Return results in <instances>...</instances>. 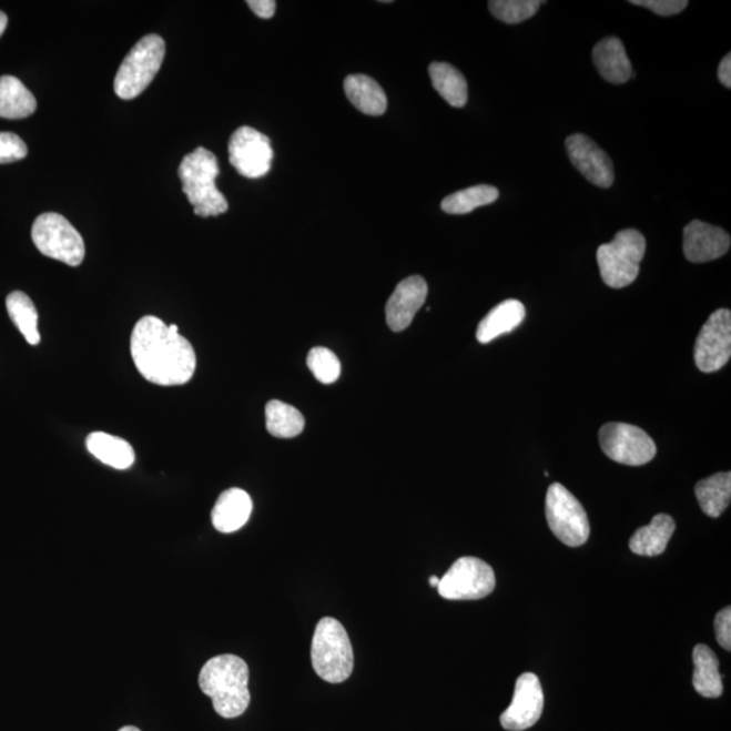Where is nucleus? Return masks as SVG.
<instances>
[{"mask_svg": "<svg viewBox=\"0 0 731 731\" xmlns=\"http://www.w3.org/2000/svg\"><path fill=\"white\" fill-rule=\"evenodd\" d=\"M131 353L141 376L152 384L184 385L194 376L196 358L192 343L184 339L177 325H165L155 316L139 321L132 332Z\"/></svg>", "mask_w": 731, "mask_h": 731, "instance_id": "1", "label": "nucleus"}, {"mask_svg": "<svg viewBox=\"0 0 731 731\" xmlns=\"http://www.w3.org/2000/svg\"><path fill=\"white\" fill-rule=\"evenodd\" d=\"M248 680L247 663L241 657L223 654L213 657L202 667L199 684L201 691L212 699L214 711L232 720L248 709Z\"/></svg>", "mask_w": 731, "mask_h": 731, "instance_id": "2", "label": "nucleus"}, {"mask_svg": "<svg viewBox=\"0 0 731 731\" xmlns=\"http://www.w3.org/2000/svg\"><path fill=\"white\" fill-rule=\"evenodd\" d=\"M219 174L216 155L202 146L183 158L177 175L196 216L217 217L229 211V201L216 186Z\"/></svg>", "mask_w": 731, "mask_h": 731, "instance_id": "3", "label": "nucleus"}, {"mask_svg": "<svg viewBox=\"0 0 731 731\" xmlns=\"http://www.w3.org/2000/svg\"><path fill=\"white\" fill-rule=\"evenodd\" d=\"M312 666L318 678L327 683L339 684L353 673L354 651L346 629L339 620L323 618L313 636Z\"/></svg>", "mask_w": 731, "mask_h": 731, "instance_id": "4", "label": "nucleus"}, {"mask_svg": "<svg viewBox=\"0 0 731 731\" xmlns=\"http://www.w3.org/2000/svg\"><path fill=\"white\" fill-rule=\"evenodd\" d=\"M647 252V238L636 230L617 233L611 243L600 245L598 263L601 280L612 288H623L637 280Z\"/></svg>", "mask_w": 731, "mask_h": 731, "instance_id": "5", "label": "nucleus"}, {"mask_svg": "<svg viewBox=\"0 0 731 731\" xmlns=\"http://www.w3.org/2000/svg\"><path fill=\"white\" fill-rule=\"evenodd\" d=\"M165 42L161 35L143 37L116 72L114 91L121 100L131 101L143 92L158 75L163 64Z\"/></svg>", "mask_w": 731, "mask_h": 731, "instance_id": "6", "label": "nucleus"}, {"mask_svg": "<svg viewBox=\"0 0 731 731\" xmlns=\"http://www.w3.org/2000/svg\"><path fill=\"white\" fill-rule=\"evenodd\" d=\"M33 243L42 255L77 267L84 261L85 248L81 233L58 213L37 217L32 229Z\"/></svg>", "mask_w": 731, "mask_h": 731, "instance_id": "7", "label": "nucleus"}, {"mask_svg": "<svg viewBox=\"0 0 731 731\" xmlns=\"http://www.w3.org/2000/svg\"><path fill=\"white\" fill-rule=\"evenodd\" d=\"M546 519L550 530L570 548L587 542L591 527L586 509L561 484H552L546 495Z\"/></svg>", "mask_w": 731, "mask_h": 731, "instance_id": "8", "label": "nucleus"}, {"mask_svg": "<svg viewBox=\"0 0 731 731\" xmlns=\"http://www.w3.org/2000/svg\"><path fill=\"white\" fill-rule=\"evenodd\" d=\"M496 577L490 565L475 557H463L441 577L438 592L447 600H478L495 591Z\"/></svg>", "mask_w": 731, "mask_h": 731, "instance_id": "9", "label": "nucleus"}, {"mask_svg": "<svg viewBox=\"0 0 731 731\" xmlns=\"http://www.w3.org/2000/svg\"><path fill=\"white\" fill-rule=\"evenodd\" d=\"M599 440L606 456L622 465H647L657 454L653 439L643 429L631 424H606L600 429Z\"/></svg>", "mask_w": 731, "mask_h": 731, "instance_id": "10", "label": "nucleus"}, {"mask_svg": "<svg viewBox=\"0 0 731 731\" xmlns=\"http://www.w3.org/2000/svg\"><path fill=\"white\" fill-rule=\"evenodd\" d=\"M230 162L238 174L257 180L267 175L274 158L272 141L256 129L238 128L230 140Z\"/></svg>", "mask_w": 731, "mask_h": 731, "instance_id": "11", "label": "nucleus"}, {"mask_svg": "<svg viewBox=\"0 0 731 731\" xmlns=\"http://www.w3.org/2000/svg\"><path fill=\"white\" fill-rule=\"evenodd\" d=\"M700 372L715 373L731 356V312L718 309L704 323L693 349Z\"/></svg>", "mask_w": 731, "mask_h": 731, "instance_id": "12", "label": "nucleus"}, {"mask_svg": "<svg viewBox=\"0 0 731 731\" xmlns=\"http://www.w3.org/2000/svg\"><path fill=\"white\" fill-rule=\"evenodd\" d=\"M544 691L537 674L524 673L516 680L511 704L502 712L501 727L508 731H524L539 721L544 711Z\"/></svg>", "mask_w": 731, "mask_h": 731, "instance_id": "13", "label": "nucleus"}, {"mask_svg": "<svg viewBox=\"0 0 731 731\" xmlns=\"http://www.w3.org/2000/svg\"><path fill=\"white\" fill-rule=\"evenodd\" d=\"M567 151L571 164L595 186H612L616 174L610 156L586 134H571L567 140Z\"/></svg>", "mask_w": 731, "mask_h": 731, "instance_id": "14", "label": "nucleus"}, {"mask_svg": "<svg viewBox=\"0 0 731 731\" xmlns=\"http://www.w3.org/2000/svg\"><path fill=\"white\" fill-rule=\"evenodd\" d=\"M427 294V282L423 276L414 275L402 281L386 304V323L389 328L393 332L407 329L426 303Z\"/></svg>", "mask_w": 731, "mask_h": 731, "instance_id": "15", "label": "nucleus"}, {"mask_svg": "<svg viewBox=\"0 0 731 731\" xmlns=\"http://www.w3.org/2000/svg\"><path fill=\"white\" fill-rule=\"evenodd\" d=\"M730 235L720 226L693 220L684 229V255L692 263L720 260L730 250Z\"/></svg>", "mask_w": 731, "mask_h": 731, "instance_id": "16", "label": "nucleus"}, {"mask_svg": "<svg viewBox=\"0 0 731 731\" xmlns=\"http://www.w3.org/2000/svg\"><path fill=\"white\" fill-rule=\"evenodd\" d=\"M593 64L601 78L612 84H623L632 77V67L623 42L618 37H607L593 48Z\"/></svg>", "mask_w": 731, "mask_h": 731, "instance_id": "17", "label": "nucleus"}, {"mask_svg": "<svg viewBox=\"0 0 731 731\" xmlns=\"http://www.w3.org/2000/svg\"><path fill=\"white\" fill-rule=\"evenodd\" d=\"M252 500L247 491L232 488L221 494L212 511V524L217 531L235 532L247 525Z\"/></svg>", "mask_w": 731, "mask_h": 731, "instance_id": "18", "label": "nucleus"}, {"mask_svg": "<svg viewBox=\"0 0 731 731\" xmlns=\"http://www.w3.org/2000/svg\"><path fill=\"white\" fill-rule=\"evenodd\" d=\"M526 317L525 305L518 299H506L504 303L495 306L487 316L483 318L477 328V341L481 344H488L496 337L509 334L524 323Z\"/></svg>", "mask_w": 731, "mask_h": 731, "instance_id": "19", "label": "nucleus"}, {"mask_svg": "<svg viewBox=\"0 0 731 731\" xmlns=\"http://www.w3.org/2000/svg\"><path fill=\"white\" fill-rule=\"evenodd\" d=\"M674 520L666 514L656 515L650 525L638 528L630 539V550L637 556L656 557L666 551L674 532Z\"/></svg>", "mask_w": 731, "mask_h": 731, "instance_id": "20", "label": "nucleus"}, {"mask_svg": "<svg viewBox=\"0 0 731 731\" xmlns=\"http://www.w3.org/2000/svg\"><path fill=\"white\" fill-rule=\"evenodd\" d=\"M344 92L353 106L367 115H383L388 108V98L380 85L367 75H349L344 81Z\"/></svg>", "mask_w": 731, "mask_h": 731, "instance_id": "21", "label": "nucleus"}, {"mask_svg": "<svg viewBox=\"0 0 731 731\" xmlns=\"http://www.w3.org/2000/svg\"><path fill=\"white\" fill-rule=\"evenodd\" d=\"M88 450L102 464L116 470H126L134 464V450L126 440L104 433H92L85 439Z\"/></svg>", "mask_w": 731, "mask_h": 731, "instance_id": "22", "label": "nucleus"}, {"mask_svg": "<svg viewBox=\"0 0 731 731\" xmlns=\"http://www.w3.org/2000/svg\"><path fill=\"white\" fill-rule=\"evenodd\" d=\"M692 684L699 696L704 698H720L723 692L722 676L720 673V661L714 651L705 644H697L693 649Z\"/></svg>", "mask_w": 731, "mask_h": 731, "instance_id": "23", "label": "nucleus"}, {"mask_svg": "<svg viewBox=\"0 0 731 731\" xmlns=\"http://www.w3.org/2000/svg\"><path fill=\"white\" fill-rule=\"evenodd\" d=\"M37 101L32 92L14 77L0 78V116L8 120H21L32 115Z\"/></svg>", "mask_w": 731, "mask_h": 731, "instance_id": "24", "label": "nucleus"}, {"mask_svg": "<svg viewBox=\"0 0 731 731\" xmlns=\"http://www.w3.org/2000/svg\"><path fill=\"white\" fill-rule=\"evenodd\" d=\"M696 494L699 506L710 518H720L727 511L731 499L730 471L717 475L697 484Z\"/></svg>", "mask_w": 731, "mask_h": 731, "instance_id": "25", "label": "nucleus"}, {"mask_svg": "<svg viewBox=\"0 0 731 731\" xmlns=\"http://www.w3.org/2000/svg\"><path fill=\"white\" fill-rule=\"evenodd\" d=\"M429 78L434 89L453 108H464L468 102V83L456 67L447 63L429 65Z\"/></svg>", "mask_w": 731, "mask_h": 731, "instance_id": "26", "label": "nucleus"}, {"mask_svg": "<svg viewBox=\"0 0 731 731\" xmlns=\"http://www.w3.org/2000/svg\"><path fill=\"white\" fill-rule=\"evenodd\" d=\"M6 308H8L11 322L20 329L24 339L32 346H37L41 342V336L39 332V313H37L33 301L30 299L28 294L12 292L6 299Z\"/></svg>", "mask_w": 731, "mask_h": 731, "instance_id": "27", "label": "nucleus"}, {"mask_svg": "<svg viewBox=\"0 0 731 731\" xmlns=\"http://www.w3.org/2000/svg\"><path fill=\"white\" fill-rule=\"evenodd\" d=\"M266 427L275 438L291 439L304 432L305 419L292 405L272 400L266 405Z\"/></svg>", "mask_w": 731, "mask_h": 731, "instance_id": "28", "label": "nucleus"}, {"mask_svg": "<svg viewBox=\"0 0 731 731\" xmlns=\"http://www.w3.org/2000/svg\"><path fill=\"white\" fill-rule=\"evenodd\" d=\"M499 190L489 184H478L446 196L441 201V211L447 214H468L477 207L494 204L499 199Z\"/></svg>", "mask_w": 731, "mask_h": 731, "instance_id": "29", "label": "nucleus"}, {"mask_svg": "<svg viewBox=\"0 0 731 731\" xmlns=\"http://www.w3.org/2000/svg\"><path fill=\"white\" fill-rule=\"evenodd\" d=\"M542 2L539 0H491L489 10L497 20L515 24L530 20L537 14Z\"/></svg>", "mask_w": 731, "mask_h": 731, "instance_id": "30", "label": "nucleus"}, {"mask_svg": "<svg viewBox=\"0 0 731 731\" xmlns=\"http://www.w3.org/2000/svg\"><path fill=\"white\" fill-rule=\"evenodd\" d=\"M309 370L316 377L318 383L331 385L336 383L341 377L342 365L337 356L325 347H315L311 349L308 359H306Z\"/></svg>", "mask_w": 731, "mask_h": 731, "instance_id": "31", "label": "nucleus"}, {"mask_svg": "<svg viewBox=\"0 0 731 731\" xmlns=\"http://www.w3.org/2000/svg\"><path fill=\"white\" fill-rule=\"evenodd\" d=\"M28 155L24 141L14 133L0 132V164L22 161Z\"/></svg>", "mask_w": 731, "mask_h": 731, "instance_id": "32", "label": "nucleus"}, {"mask_svg": "<svg viewBox=\"0 0 731 731\" xmlns=\"http://www.w3.org/2000/svg\"><path fill=\"white\" fill-rule=\"evenodd\" d=\"M630 3L641 6L661 17L680 14L688 6L687 0H631Z\"/></svg>", "mask_w": 731, "mask_h": 731, "instance_id": "33", "label": "nucleus"}, {"mask_svg": "<svg viewBox=\"0 0 731 731\" xmlns=\"http://www.w3.org/2000/svg\"><path fill=\"white\" fill-rule=\"evenodd\" d=\"M715 636L718 643L728 651L731 650V608H723L715 618Z\"/></svg>", "mask_w": 731, "mask_h": 731, "instance_id": "34", "label": "nucleus"}, {"mask_svg": "<svg viewBox=\"0 0 731 731\" xmlns=\"http://www.w3.org/2000/svg\"><path fill=\"white\" fill-rule=\"evenodd\" d=\"M247 4L263 20H270L275 14L276 3L274 0H248Z\"/></svg>", "mask_w": 731, "mask_h": 731, "instance_id": "35", "label": "nucleus"}, {"mask_svg": "<svg viewBox=\"0 0 731 731\" xmlns=\"http://www.w3.org/2000/svg\"><path fill=\"white\" fill-rule=\"evenodd\" d=\"M718 78H720L721 83L727 89H731V54L728 53L727 57L721 61L720 67H718Z\"/></svg>", "mask_w": 731, "mask_h": 731, "instance_id": "36", "label": "nucleus"}, {"mask_svg": "<svg viewBox=\"0 0 731 731\" xmlns=\"http://www.w3.org/2000/svg\"><path fill=\"white\" fill-rule=\"evenodd\" d=\"M8 16L3 11H0V35L4 33L6 28H8Z\"/></svg>", "mask_w": 731, "mask_h": 731, "instance_id": "37", "label": "nucleus"}, {"mask_svg": "<svg viewBox=\"0 0 731 731\" xmlns=\"http://www.w3.org/2000/svg\"><path fill=\"white\" fill-rule=\"evenodd\" d=\"M439 581H440V579H439L438 576L429 577V586H432L434 588H438Z\"/></svg>", "mask_w": 731, "mask_h": 731, "instance_id": "38", "label": "nucleus"}, {"mask_svg": "<svg viewBox=\"0 0 731 731\" xmlns=\"http://www.w3.org/2000/svg\"><path fill=\"white\" fill-rule=\"evenodd\" d=\"M119 731H141V730L134 727H125L120 729Z\"/></svg>", "mask_w": 731, "mask_h": 731, "instance_id": "39", "label": "nucleus"}]
</instances>
